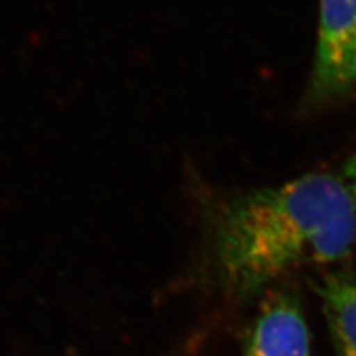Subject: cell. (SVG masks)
Returning <instances> with one entry per match:
<instances>
[{"instance_id": "cell-1", "label": "cell", "mask_w": 356, "mask_h": 356, "mask_svg": "<svg viewBox=\"0 0 356 356\" xmlns=\"http://www.w3.org/2000/svg\"><path fill=\"white\" fill-rule=\"evenodd\" d=\"M207 230L218 286L251 300L294 267L346 259L356 214L343 178L318 172L216 200Z\"/></svg>"}, {"instance_id": "cell-4", "label": "cell", "mask_w": 356, "mask_h": 356, "mask_svg": "<svg viewBox=\"0 0 356 356\" xmlns=\"http://www.w3.org/2000/svg\"><path fill=\"white\" fill-rule=\"evenodd\" d=\"M318 294L337 356H356V277L336 270L322 277Z\"/></svg>"}, {"instance_id": "cell-3", "label": "cell", "mask_w": 356, "mask_h": 356, "mask_svg": "<svg viewBox=\"0 0 356 356\" xmlns=\"http://www.w3.org/2000/svg\"><path fill=\"white\" fill-rule=\"evenodd\" d=\"M243 356H310L302 305L288 291L266 298L243 340Z\"/></svg>"}, {"instance_id": "cell-2", "label": "cell", "mask_w": 356, "mask_h": 356, "mask_svg": "<svg viewBox=\"0 0 356 356\" xmlns=\"http://www.w3.org/2000/svg\"><path fill=\"white\" fill-rule=\"evenodd\" d=\"M356 85V0H321L319 33L307 102L324 106Z\"/></svg>"}, {"instance_id": "cell-5", "label": "cell", "mask_w": 356, "mask_h": 356, "mask_svg": "<svg viewBox=\"0 0 356 356\" xmlns=\"http://www.w3.org/2000/svg\"><path fill=\"white\" fill-rule=\"evenodd\" d=\"M341 178L348 186V191H349V195L352 197L355 214H356V153L348 161L346 166H344Z\"/></svg>"}]
</instances>
